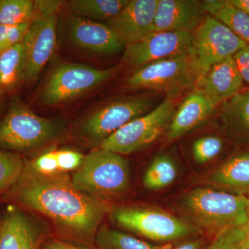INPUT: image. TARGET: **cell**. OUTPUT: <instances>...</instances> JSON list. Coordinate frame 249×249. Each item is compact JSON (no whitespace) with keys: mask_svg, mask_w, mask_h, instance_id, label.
Here are the masks:
<instances>
[{"mask_svg":"<svg viewBox=\"0 0 249 249\" xmlns=\"http://www.w3.org/2000/svg\"><path fill=\"white\" fill-rule=\"evenodd\" d=\"M72 42L78 48L98 54H113L125 47L107 24L73 16L70 23Z\"/></svg>","mask_w":249,"mask_h":249,"instance_id":"cell-16","label":"cell"},{"mask_svg":"<svg viewBox=\"0 0 249 249\" xmlns=\"http://www.w3.org/2000/svg\"><path fill=\"white\" fill-rule=\"evenodd\" d=\"M247 45L227 26L213 16L206 15L193 32L190 52L199 71V83L213 65L233 56Z\"/></svg>","mask_w":249,"mask_h":249,"instance_id":"cell-9","label":"cell"},{"mask_svg":"<svg viewBox=\"0 0 249 249\" xmlns=\"http://www.w3.org/2000/svg\"><path fill=\"white\" fill-rule=\"evenodd\" d=\"M0 107H1V103H0Z\"/></svg>","mask_w":249,"mask_h":249,"instance_id":"cell-40","label":"cell"},{"mask_svg":"<svg viewBox=\"0 0 249 249\" xmlns=\"http://www.w3.org/2000/svg\"><path fill=\"white\" fill-rule=\"evenodd\" d=\"M116 68H95L79 63H65L55 69L42 89L41 102L55 106L74 99L109 80Z\"/></svg>","mask_w":249,"mask_h":249,"instance_id":"cell-8","label":"cell"},{"mask_svg":"<svg viewBox=\"0 0 249 249\" xmlns=\"http://www.w3.org/2000/svg\"><path fill=\"white\" fill-rule=\"evenodd\" d=\"M62 132L61 124L37 115L15 98L0 121V150L20 155L50 143Z\"/></svg>","mask_w":249,"mask_h":249,"instance_id":"cell-4","label":"cell"},{"mask_svg":"<svg viewBox=\"0 0 249 249\" xmlns=\"http://www.w3.org/2000/svg\"><path fill=\"white\" fill-rule=\"evenodd\" d=\"M34 16V1L0 0V24L13 27L31 22Z\"/></svg>","mask_w":249,"mask_h":249,"instance_id":"cell-26","label":"cell"},{"mask_svg":"<svg viewBox=\"0 0 249 249\" xmlns=\"http://www.w3.org/2000/svg\"><path fill=\"white\" fill-rule=\"evenodd\" d=\"M77 189L105 202L124 196L131 185L128 160L115 152L98 148L85 156L71 177Z\"/></svg>","mask_w":249,"mask_h":249,"instance_id":"cell-3","label":"cell"},{"mask_svg":"<svg viewBox=\"0 0 249 249\" xmlns=\"http://www.w3.org/2000/svg\"><path fill=\"white\" fill-rule=\"evenodd\" d=\"M111 219L126 230L170 244L200 233L199 228L162 210L146 206H112Z\"/></svg>","mask_w":249,"mask_h":249,"instance_id":"cell-6","label":"cell"},{"mask_svg":"<svg viewBox=\"0 0 249 249\" xmlns=\"http://www.w3.org/2000/svg\"><path fill=\"white\" fill-rule=\"evenodd\" d=\"M244 84L233 57H229L213 65L197 88L204 91L217 108L241 92Z\"/></svg>","mask_w":249,"mask_h":249,"instance_id":"cell-17","label":"cell"},{"mask_svg":"<svg viewBox=\"0 0 249 249\" xmlns=\"http://www.w3.org/2000/svg\"><path fill=\"white\" fill-rule=\"evenodd\" d=\"M26 160L31 168L37 173L42 175L60 173L55 151L46 152L34 160Z\"/></svg>","mask_w":249,"mask_h":249,"instance_id":"cell-31","label":"cell"},{"mask_svg":"<svg viewBox=\"0 0 249 249\" xmlns=\"http://www.w3.org/2000/svg\"><path fill=\"white\" fill-rule=\"evenodd\" d=\"M129 0H72L69 9L77 17L96 21H109L117 16Z\"/></svg>","mask_w":249,"mask_h":249,"instance_id":"cell-23","label":"cell"},{"mask_svg":"<svg viewBox=\"0 0 249 249\" xmlns=\"http://www.w3.org/2000/svg\"><path fill=\"white\" fill-rule=\"evenodd\" d=\"M241 232V249H249V225L245 224L240 227Z\"/></svg>","mask_w":249,"mask_h":249,"instance_id":"cell-36","label":"cell"},{"mask_svg":"<svg viewBox=\"0 0 249 249\" xmlns=\"http://www.w3.org/2000/svg\"><path fill=\"white\" fill-rule=\"evenodd\" d=\"M217 107L199 88L187 95L175 111L167 132V142H173L203 124Z\"/></svg>","mask_w":249,"mask_h":249,"instance_id":"cell-18","label":"cell"},{"mask_svg":"<svg viewBox=\"0 0 249 249\" xmlns=\"http://www.w3.org/2000/svg\"></svg>","mask_w":249,"mask_h":249,"instance_id":"cell-41","label":"cell"},{"mask_svg":"<svg viewBox=\"0 0 249 249\" xmlns=\"http://www.w3.org/2000/svg\"><path fill=\"white\" fill-rule=\"evenodd\" d=\"M55 152L60 173L76 171L83 164L85 158L83 154L74 150H60Z\"/></svg>","mask_w":249,"mask_h":249,"instance_id":"cell-30","label":"cell"},{"mask_svg":"<svg viewBox=\"0 0 249 249\" xmlns=\"http://www.w3.org/2000/svg\"><path fill=\"white\" fill-rule=\"evenodd\" d=\"M232 57L244 83L249 85V44L241 49Z\"/></svg>","mask_w":249,"mask_h":249,"instance_id":"cell-33","label":"cell"},{"mask_svg":"<svg viewBox=\"0 0 249 249\" xmlns=\"http://www.w3.org/2000/svg\"><path fill=\"white\" fill-rule=\"evenodd\" d=\"M9 26L3 25L0 24V46H1L2 42H4L6 36H7L8 32H9L10 28Z\"/></svg>","mask_w":249,"mask_h":249,"instance_id":"cell-38","label":"cell"},{"mask_svg":"<svg viewBox=\"0 0 249 249\" xmlns=\"http://www.w3.org/2000/svg\"><path fill=\"white\" fill-rule=\"evenodd\" d=\"M49 238V228L33 213L0 201V249H42Z\"/></svg>","mask_w":249,"mask_h":249,"instance_id":"cell-10","label":"cell"},{"mask_svg":"<svg viewBox=\"0 0 249 249\" xmlns=\"http://www.w3.org/2000/svg\"><path fill=\"white\" fill-rule=\"evenodd\" d=\"M201 1L196 0H158L153 33L193 32L206 17Z\"/></svg>","mask_w":249,"mask_h":249,"instance_id":"cell-15","label":"cell"},{"mask_svg":"<svg viewBox=\"0 0 249 249\" xmlns=\"http://www.w3.org/2000/svg\"><path fill=\"white\" fill-rule=\"evenodd\" d=\"M193 32L163 31L152 33L145 39L126 46L124 61L129 66L140 67L191 52Z\"/></svg>","mask_w":249,"mask_h":249,"instance_id":"cell-12","label":"cell"},{"mask_svg":"<svg viewBox=\"0 0 249 249\" xmlns=\"http://www.w3.org/2000/svg\"><path fill=\"white\" fill-rule=\"evenodd\" d=\"M26 62L22 42L0 53V96L9 94L25 81Z\"/></svg>","mask_w":249,"mask_h":249,"instance_id":"cell-21","label":"cell"},{"mask_svg":"<svg viewBox=\"0 0 249 249\" xmlns=\"http://www.w3.org/2000/svg\"><path fill=\"white\" fill-rule=\"evenodd\" d=\"M43 249H91L89 247H85L76 244L71 243V242H66L60 240V239L49 238L45 245L42 247Z\"/></svg>","mask_w":249,"mask_h":249,"instance_id":"cell-34","label":"cell"},{"mask_svg":"<svg viewBox=\"0 0 249 249\" xmlns=\"http://www.w3.org/2000/svg\"><path fill=\"white\" fill-rule=\"evenodd\" d=\"M65 1L57 0H38L34 1L35 16H52L58 15Z\"/></svg>","mask_w":249,"mask_h":249,"instance_id":"cell-32","label":"cell"},{"mask_svg":"<svg viewBox=\"0 0 249 249\" xmlns=\"http://www.w3.org/2000/svg\"><path fill=\"white\" fill-rule=\"evenodd\" d=\"M57 27L58 15L36 16L31 21L22 41L25 81H34L53 55L57 45Z\"/></svg>","mask_w":249,"mask_h":249,"instance_id":"cell-13","label":"cell"},{"mask_svg":"<svg viewBox=\"0 0 249 249\" xmlns=\"http://www.w3.org/2000/svg\"><path fill=\"white\" fill-rule=\"evenodd\" d=\"M229 1L249 16V0H229Z\"/></svg>","mask_w":249,"mask_h":249,"instance_id":"cell-37","label":"cell"},{"mask_svg":"<svg viewBox=\"0 0 249 249\" xmlns=\"http://www.w3.org/2000/svg\"><path fill=\"white\" fill-rule=\"evenodd\" d=\"M239 227L228 229L214 236V240L202 249H241Z\"/></svg>","mask_w":249,"mask_h":249,"instance_id":"cell-29","label":"cell"},{"mask_svg":"<svg viewBox=\"0 0 249 249\" xmlns=\"http://www.w3.org/2000/svg\"><path fill=\"white\" fill-rule=\"evenodd\" d=\"M247 196L204 187L191 190L181 202L188 222L215 235L247 224Z\"/></svg>","mask_w":249,"mask_h":249,"instance_id":"cell-2","label":"cell"},{"mask_svg":"<svg viewBox=\"0 0 249 249\" xmlns=\"http://www.w3.org/2000/svg\"><path fill=\"white\" fill-rule=\"evenodd\" d=\"M199 71L190 52L169 57L140 67L126 81L131 89L165 93L175 99L181 93L197 88Z\"/></svg>","mask_w":249,"mask_h":249,"instance_id":"cell-5","label":"cell"},{"mask_svg":"<svg viewBox=\"0 0 249 249\" xmlns=\"http://www.w3.org/2000/svg\"><path fill=\"white\" fill-rule=\"evenodd\" d=\"M49 219L58 239L95 249L96 232L112 206L77 189L68 173L42 175L25 160L24 170L14 186L0 197Z\"/></svg>","mask_w":249,"mask_h":249,"instance_id":"cell-1","label":"cell"},{"mask_svg":"<svg viewBox=\"0 0 249 249\" xmlns=\"http://www.w3.org/2000/svg\"><path fill=\"white\" fill-rule=\"evenodd\" d=\"M247 216H248V222H247V224L249 225V195L247 196Z\"/></svg>","mask_w":249,"mask_h":249,"instance_id":"cell-39","label":"cell"},{"mask_svg":"<svg viewBox=\"0 0 249 249\" xmlns=\"http://www.w3.org/2000/svg\"><path fill=\"white\" fill-rule=\"evenodd\" d=\"M158 0H129L117 16L106 24L126 46L140 42L153 33Z\"/></svg>","mask_w":249,"mask_h":249,"instance_id":"cell-14","label":"cell"},{"mask_svg":"<svg viewBox=\"0 0 249 249\" xmlns=\"http://www.w3.org/2000/svg\"><path fill=\"white\" fill-rule=\"evenodd\" d=\"M207 182L232 194L249 195V150L226 160L208 177Z\"/></svg>","mask_w":249,"mask_h":249,"instance_id":"cell-19","label":"cell"},{"mask_svg":"<svg viewBox=\"0 0 249 249\" xmlns=\"http://www.w3.org/2000/svg\"><path fill=\"white\" fill-rule=\"evenodd\" d=\"M152 103L151 98L145 96H131L108 103L85 119L82 133L100 143L130 121L150 111Z\"/></svg>","mask_w":249,"mask_h":249,"instance_id":"cell-11","label":"cell"},{"mask_svg":"<svg viewBox=\"0 0 249 249\" xmlns=\"http://www.w3.org/2000/svg\"><path fill=\"white\" fill-rule=\"evenodd\" d=\"M25 160L19 154L0 150V197L9 191L22 175Z\"/></svg>","mask_w":249,"mask_h":249,"instance_id":"cell-27","label":"cell"},{"mask_svg":"<svg viewBox=\"0 0 249 249\" xmlns=\"http://www.w3.org/2000/svg\"><path fill=\"white\" fill-rule=\"evenodd\" d=\"M224 147V140L217 136L198 139L192 147L193 158L198 164H204L217 157Z\"/></svg>","mask_w":249,"mask_h":249,"instance_id":"cell-28","label":"cell"},{"mask_svg":"<svg viewBox=\"0 0 249 249\" xmlns=\"http://www.w3.org/2000/svg\"><path fill=\"white\" fill-rule=\"evenodd\" d=\"M175 111L174 99L166 98L155 109L130 121L102 141L99 148L121 155L143 150L168 128Z\"/></svg>","mask_w":249,"mask_h":249,"instance_id":"cell-7","label":"cell"},{"mask_svg":"<svg viewBox=\"0 0 249 249\" xmlns=\"http://www.w3.org/2000/svg\"><path fill=\"white\" fill-rule=\"evenodd\" d=\"M203 245H204L203 239L196 238L184 242L173 249H202Z\"/></svg>","mask_w":249,"mask_h":249,"instance_id":"cell-35","label":"cell"},{"mask_svg":"<svg viewBox=\"0 0 249 249\" xmlns=\"http://www.w3.org/2000/svg\"><path fill=\"white\" fill-rule=\"evenodd\" d=\"M206 14L227 26L239 38L249 44V16L233 6L229 0L201 1Z\"/></svg>","mask_w":249,"mask_h":249,"instance_id":"cell-22","label":"cell"},{"mask_svg":"<svg viewBox=\"0 0 249 249\" xmlns=\"http://www.w3.org/2000/svg\"><path fill=\"white\" fill-rule=\"evenodd\" d=\"M96 249H173L171 244L157 245L103 224L94 241Z\"/></svg>","mask_w":249,"mask_h":249,"instance_id":"cell-24","label":"cell"},{"mask_svg":"<svg viewBox=\"0 0 249 249\" xmlns=\"http://www.w3.org/2000/svg\"><path fill=\"white\" fill-rule=\"evenodd\" d=\"M178 177V168L168 155H160L152 160L142 178L143 186L150 191H160L170 186Z\"/></svg>","mask_w":249,"mask_h":249,"instance_id":"cell-25","label":"cell"},{"mask_svg":"<svg viewBox=\"0 0 249 249\" xmlns=\"http://www.w3.org/2000/svg\"></svg>","mask_w":249,"mask_h":249,"instance_id":"cell-42","label":"cell"},{"mask_svg":"<svg viewBox=\"0 0 249 249\" xmlns=\"http://www.w3.org/2000/svg\"><path fill=\"white\" fill-rule=\"evenodd\" d=\"M223 128L229 138L249 145V91H241L219 106Z\"/></svg>","mask_w":249,"mask_h":249,"instance_id":"cell-20","label":"cell"}]
</instances>
